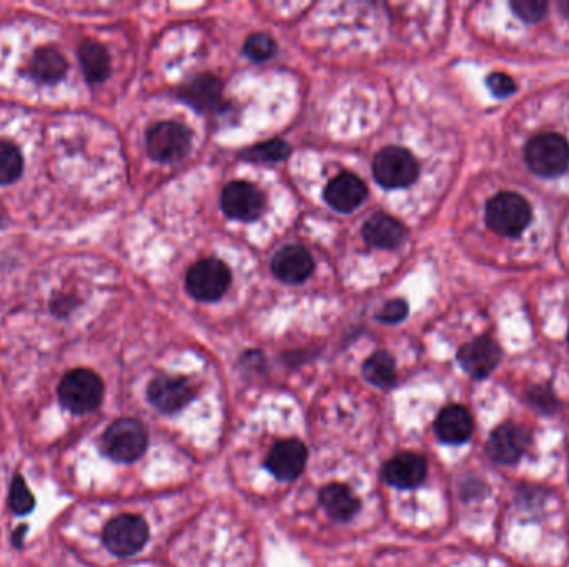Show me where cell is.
<instances>
[{
  "mask_svg": "<svg viewBox=\"0 0 569 567\" xmlns=\"http://www.w3.org/2000/svg\"><path fill=\"white\" fill-rule=\"evenodd\" d=\"M230 270L217 258H203L187 273V290L198 301H217L230 286Z\"/></svg>",
  "mask_w": 569,
  "mask_h": 567,
  "instance_id": "cell-7",
  "label": "cell"
},
{
  "mask_svg": "<svg viewBox=\"0 0 569 567\" xmlns=\"http://www.w3.org/2000/svg\"><path fill=\"white\" fill-rule=\"evenodd\" d=\"M192 388L182 378L157 376L149 385V400L157 410L175 413L192 400Z\"/></svg>",
  "mask_w": 569,
  "mask_h": 567,
  "instance_id": "cell-15",
  "label": "cell"
},
{
  "mask_svg": "<svg viewBox=\"0 0 569 567\" xmlns=\"http://www.w3.org/2000/svg\"><path fill=\"white\" fill-rule=\"evenodd\" d=\"M9 504L10 509L15 514H19V516L29 514L34 509V496H32L30 489L27 488V484L20 476H15L14 481L10 484Z\"/></svg>",
  "mask_w": 569,
  "mask_h": 567,
  "instance_id": "cell-27",
  "label": "cell"
},
{
  "mask_svg": "<svg viewBox=\"0 0 569 567\" xmlns=\"http://www.w3.org/2000/svg\"><path fill=\"white\" fill-rule=\"evenodd\" d=\"M277 52V44L275 40L267 34H253L245 40L243 45V54L253 62H263L273 57Z\"/></svg>",
  "mask_w": 569,
  "mask_h": 567,
  "instance_id": "cell-26",
  "label": "cell"
},
{
  "mask_svg": "<svg viewBox=\"0 0 569 567\" xmlns=\"http://www.w3.org/2000/svg\"><path fill=\"white\" fill-rule=\"evenodd\" d=\"M149 444L147 429L140 421L122 418L107 428L102 438L104 453L114 461L132 463L145 453Z\"/></svg>",
  "mask_w": 569,
  "mask_h": 567,
  "instance_id": "cell-3",
  "label": "cell"
},
{
  "mask_svg": "<svg viewBox=\"0 0 569 567\" xmlns=\"http://www.w3.org/2000/svg\"><path fill=\"white\" fill-rule=\"evenodd\" d=\"M568 345H569V333H568Z\"/></svg>",
  "mask_w": 569,
  "mask_h": 567,
  "instance_id": "cell-33",
  "label": "cell"
},
{
  "mask_svg": "<svg viewBox=\"0 0 569 567\" xmlns=\"http://www.w3.org/2000/svg\"><path fill=\"white\" fill-rule=\"evenodd\" d=\"M59 398L67 410L75 415H85L102 403L104 383L94 371L72 370L60 381Z\"/></svg>",
  "mask_w": 569,
  "mask_h": 567,
  "instance_id": "cell-1",
  "label": "cell"
},
{
  "mask_svg": "<svg viewBox=\"0 0 569 567\" xmlns=\"http://www.w3.org/2000/svg\"><path fill=\"white\" fill-rule=\"evenodd\" d=\"M4 227V222H2V218H0V228Z\"/></svg>",
  "mask_w": 569,
  "mask_h": 567,
  "instance_id": "cell-32",
  "label": "cell"
},
{
  "mask_svg": "<svg viewBox=\"0 0 569 567\" xmlns=\"http://www.w3.org/2000/svg\"><path fill=\"white\" fill-rule=\"evenodd\" d=\"M458 361L468 375L476 380H483L495 371L496 366L500 365V346L495 340L481 336L461 348Z\"/></svg>",
  "mask_w": 569,
  "mask_h": 567,
  "instance_id": "cell-11",
  "label": "cell"
},
{
  "mask_svg": "<svg viewBox=\"0 0 569 567\" xmlns=\"http://www.w3.org/2000/svg\"><path fill=\"white\" fill-rule=\"evenodd\" d=\"M24 170V160L14 143L0 140V187L19 180Z\"/></svg>",
  "mask_w": 569,
  "mask_h": 567,
  "instance_id": "cell-24",
  "label": "cell"
},
{
  "mask_svg": "<svg viewBox=\"0 0 569 567\" xmlns=\"http://www.w3.org/2000/svg\"><path fill=\"white\" fill-rule=\"evenodd\" d=\"M149 539V526L135 514H122L112 519L104 531V544L110 553L120 558L134 556Z\"/></svg>",
  "mask_w": 569,
  "mask_h": 567,
  "instance_id": "cell-8",
  "label": "cell"
},
{
  "mask_svg": "<svg viewBox=\"0 0 569 567\" xmlns=\"http://www.w3.org/2000/svg\"><path fill=\"white\" fill-rule=\"evenodd\" d=\"M531 220L530 203L518 193L503 192L491 198L486 205V223L493 232L503 237L520 235Z\"/></svg>",
  "mask_w": 569,
  "mask_h": 567,
  "instance_id": "cell-2",
  "label": "cell"
},
{
  "mask_svg": "<svg viewBox=\"0 0 569 567\" xmlns=\"http://www.w3.org/2000/svg\"><path fill=\"white\" fill-rule=\"evenodd\" d=\"M367 195V185L353 173H340L325 188V200L328 205L342 213L357 210L365 202Z\"/></svg>",
  "mask_w": 569,
  "mask_h": 567,
  "instance_id": "cell-14",
  "label": "cell"
},
{
  "mask_svg": "<svg viewBox=\"0 0 569 567\" xmlns=\"http://www.w3.org/2000/svg\"><path fill=\"white\" fill-rule=\"evenodd\" d=\"M307 464V448L298 439H285L268 454L267 468L282 481H292L303 473Z\"/></svg>",
  "mask_w": 569,
  "mask_h": 567,
  "instance_id": "cell-13",
  "label": "cell"
},
{
  "mask_svg": "<svg viewBox=\"0 0 569 567\" xmlns=\"http://www.w3.org/2000/svg\"><path fill=\"white\" fill-rule=\"evenodd\" d=\"M488 87L496 97H508L516 90V84L511 77L505 74H493L488 77Z\"/></svg>",
  "mask_w": 569,
  "mask_h": 567,
  "instance_id": "cell-31",
  "label": "cell"
},
{
  "mask_svg": "<svg viewBox=\"0 0 569 567\" xmlns=\"http://www.w3.org/2000/svg\"><path fill=\"white\" fill-rule=\"evenodd\" d=\"M79 60L90 84H100L110 75L107 50L94 40H85L79 47Z\"/></svg>",
  "mask_w": 569,
  "mask_h": 567,
  "instance_id": "cell-22",
  "label": "cell"
},
{
  "mask_svg": "<svg viewBox=\"0 0 569 567\" xmlns=\"http://www.w3.org/2000/svg\"><path fill=\"white\" fill-rule=\"evenodd\" d=\"M418 163L408 150L400 147H386L378 152L373 162L375 180L383 188L410 187L418 178Z\"/></svg>",
  "mask_w": 569,
  "mask_h": 567,
  "instance_id": "cell-5",
  "label": "cell"
},
{
  "mask_svg": "<svg viewBox=\"0 0 569 567\" xmlns=\"http://www.w3.org/2000/svg\"><path fill=\"white\" fill-rule=\"evenodd\" d=\"M320 499H322V506L327 511L328 516L337 519V521L352 519L360 508L358 499L343 484H330L323 489Z\"/></svg>",
  "mask_w": 569,
  "mask_h": 567,
  "instance_id": "cell-21",
  "label": "cell"
},
{
  "mask_svg": "<svg viewBox=\"0 0 569 567\" xmlns=\"http://www.w3.org/2000/svg\"><path fill=\"white\" fill-rule=\"evenodd\" d=\"M528 167L545 178H555L566 172L569 165V145L561 135H538L525 150Z\"/></svg>",
  "mask_w": 569,
  "mask_h": 567,
  "instance_id": "cell-4",
  "label": "cell"
},
{
  "mask_svg": "<svg viewBox=\"0 0 569 567\" xmlns=\"http://www.w3.org/2000/svg\"><path fill=\"white\" fill-rule=\"evenodd\" d=\"M290 155V145L283 140H268L248 148L243 157L250 162H282Z\"/></svg>",
  "mask_w": 569,
  "mask_h": 567,
  "instance_id": "cell-25",
  "label": "cell"
},
{
  "mask_svg": "<svg viewBox=\"0 0 569 567\" xmlns=\"http://www.w3.org/2000/svg\"><path fill=\"white\" fill-rule=\"evenodd\" d=\"M528 396H530L531 405L535 406L536 410H540L541 413H545V415H551V413H555L558 410V400L546 388H535V390L530 391Z\"/></svg>",
  "mask_w": 569,
  "mask_h": 567,
  "instance_id": "cell-29",
  "label": "cell"
},
{
  "mask_svg": "<svg viewBox=\"0 0 569 567\" xmlns=\"http://www.w3.org/2000/svg\"><path fill=\"white\" fill-rule=\"evenodd\" d=\"M363 376L367 378L372 385L386 388L395 383L396 368L393 356L388 355L386 351H377L375 355L370 356L365 365H363Z\"/></svg>",
  "mask_w": 569,
  "mask_h": 567,
  "instance_id": "cell-23",
  "label": "cell"
},
{
  "mask_svg": "<svg viewBox=\"0 0 569 567\" xmlns=\"http://www.w3.org/2000/svg\"><path fill=\"white\" fill-rule=\"evenodd\" d=\"M67 60L59 50L52 47H42L35 50L34 57L30 60L29 72L32 79L37 80L40 84H57L64 79L67 74Z\"/></svg>",
  "mask_w": 569,
  "mask_h": 567,
  "instance_id": "cell-20",
  "label": "cell"
},
{
  "mask_svg": "<svg viewBox=\"0 0 569 567\" xmlns=\"http://www.w3.org/2000/svg\"><path fill=\"white\" fill-rule=\"evenodd\" d=\"M528 448H530V434L523 426L515 425L511 421L493 429L486 444L490 458L505 466L520 463Z\"/></svg>",
  "mask_w": 569,
  "mask_h": 567,
  "instance_id": "cell-9",
  "label": "cell"
},
{
  "mask_svg": "<svg viewBox=\"0 0 569 567\" xmlns=\"http://www.w3.org/2000/svg\"><path fill=\"white\" fill-rule=\"evenodd\" d=\"M473 416L465 406L450 405L440 411L436 416V436L446 444H463L473 434Z\"/></svg>",
  "mask_w": 569,
  "mask_h": 567,
  "instance_id": "cell-18",
  "label": "cell"
},
{
  "mask_svg": "<svg viewBox=\"0 0 569 567\" xmlns=\"http://www.w3.org/2000/svg\"><path fill=\"white\" fill-rule=\"evenodd\" d=\"M192 148V132L180 122H160L147 134V150L155 162H179Z\"/></svg>",
  "mask_w": 569,
  "mask_h": 567,
  "instance_id": "cell-6",
  "label": "cell"
},
{
  "mask_svg": "<svg viewBox=\"0 0 569 567\" xmlns=\"http://www.w3.org/2000/svg\"><path fill=\"white\" fill-rule=\"evenodd\" d=\"M265 197L255 185L233 182L222 193V210L228 218L240 222H252L262 215Z\"/></svg>",
  "mask_w": 569,
  "mask_h": 567,
  "instance_id": "cell-10",
  "label": "cell"
},
{
  "mask_svg": "<svg viewBox=\"0 0 569 567\" xmlns=\"http://www.w3.org/2000/svg\"><path fill=\"white\" fill-rule=\"evenodd\" d=\"M408 315V303L403 300H391L381 308L377 318L381 323H400Z\"/></svg>",
  "mask_w": 569,
  "mask_h": 567,
  "instance_id": "cell-30",
  "label": "cell"
},
{
  "mask_svg": "<svg viewBox=\"0 0 569 567\" xmlns=\"http://www.w3.org/2000/svg\"><path fill=\"white\" fill-rule=\"evenodd\" d=\"M510 5L511 9L526 22H540L548 9V4L540 0H520V2H511Z\"/></svg>",
  "mask_w": 569,
  "mask_h": 567,
  "instance_id": "cell-28",
  "label": "cell"
},
{
  "mask_svg": "<svg viewBox=\"0 0 569 567\" xmlns=\"http://www.w3.org/2000/svg\"><path fill=\"white\" fill-rule=\"evenodd\" d=\"M315 263L307 248L302 245H288L275 253L272 272L278 280L290 285L303 283L313 273Z\"/></svg>",
  "mask_w": 569,
  "mask_h": 567,
  "instance_id": "cell-12",
  "label": "cell"
},
{
  "mask_svg": "<svg viewBox=\"0 0 569 567\" xmlns=\"http://www.w3.org/2000/svg\"><path fill=\"white\" fill-rule=\"evenodd\" d=\"M428 466L425 458L415 453L398 454L390 459L383 469L386 483L395 488L411 489L425 481Z\"/></svg>",
  "mask_w": 569,
  "mask_h": 567,
  "instance_id": "cell-17",
  "label": "cell"
},
{
  "mask_svg": "<svg viewBox=\"0 0 569 567\" xmlns=\"http://www.w3.org/2000/svg\"><path fill=\"white\" fill-rule=\"evenodd\" d=\"M406 230L396 218L377 213L363 225V238L372 247L393 250L405 242Z\"/></svg>",
  "mask_w": 569,
  "mask_h": 567,
  "instance_id": "cell-19",
  "label": "cell"
},
{
  "mask_svg": "<svg viewBox=\"0 0 569 567\" xmlns=\"http://www.w3.org/2000/svg\"><path fill=\"white\" fill-rule=\"evenodd\" d=\"M222 82L212 75H195L179 90L180 99L198 112H212L222 105Z\"/></svg>",
  "mask_w": 569,
  "mask_h": 567,
  "instance_id": "cell-16",
  "label": "cell"
}]
</instances>
